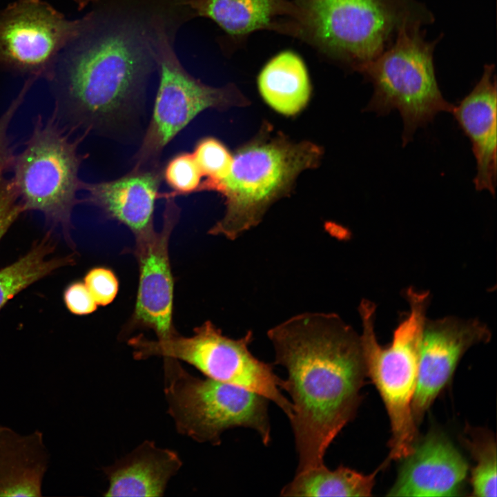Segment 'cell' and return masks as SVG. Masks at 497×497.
I'll return each mask as SVG.
<instances>
[{"instance_id":"cell-27","label":"cell","mask_w":497,"mask_h":497,"mask_svg":"<svg viewBox=\"0 0 497 497\" xmlns=\"http://www.w3.org/2000/svg\"><path fill=\"white\" fill-rule=\"evenodd\" d=\"M84 282L97 305L107 306L115 299L119 291V280L109 268L96 266L84 276Z\"/></svg>"},{"instance_id":"cell-28","label":"cell","mask_w":497,"mask_h":497,"mask_svg":"<svg viewBox=\"0 0 497 497\" xmlns=\"http://www.w3.org/2000/svg\"><path fill=\"white\" fill-rule=\"evenodd\" d=\"M24 211L12 178H0V240Z\"/></svg>"},{"instance_id":"cell-25","label":"cell","mask_w":497,"mask_h":497,"mask_svg":"<svg viewBox=\"0 0 497 497\" xmlns=\"http://www.w3.org/2000/svg\"><path fill=\"white\" fill-rule=\"evenodd\" d=\"M203 175L192 153L177 154L166 164L162 177L173 191L166 195L175 197L199 192Z\"/></svg>"},{"instance_id":"cell-12","label":"cell","mask_w":497,"mask_h":497,"mask_svg":"<svg viewBox=\"0 0 497 497\" xmlns=\"http://www.w3.org/2000/svg\"><path fill=\"white\" fill-rule=\"evenodd\" d=\"M174 197H164L166 202L160 231L153 228L135 235L138 287L134 310L122 338L137 329L153 330L157 339L177 333L173 323L174 280L168 253L170 237L180 211Z\"/></svg>"},{"instance_id":"cell-24","label":"cell","mask_w":497,"mask_h":497,"mask_svg":"<svg viewBox=\"0 0 497 497\" xmlns=\"http://www.w3.org/2000/svg\"><path fill=\"white\" fill-rule=\"evenodd\" d=\"M192 153L203 176L206 177L199 191H213L230 173L233 156L223 143L212 137L199 139Z\"/></svg>"},{"instance_id":"cell-15","label":"cell","mask_w":497,"mask_h":497,"mask_svg":"<svg viewBox=\"0 0 497 497\" xmlns=\"http://www.w3.org/2000/svg\"><path fill=\"white\" fill-rule=\"evenodd\" d=\"M162 170L159 166L133 168L115 179L94 183L82 182L84 202L98 208L109 219L127 226L135 235L153 227L156 200Z\"/></svg>"},{"instance_id":"cell-14","label":"cell","mask_w":497,"mask_h":497,"mask_svg":"<svg viewBox=\"0 0 497 497\" xmlns=\"http://www.w3.org/2000/svg\"><path fill=\"white\" fill-rule=\"evenodd\" d=\"M388 496H458L467 476L466 460L447 437L431 431L404 458Z\"/></svg>"},{"instance_id":"cell-19","label":"cell","mask_w":497,"mask_h":497,"mask_svg":"<svg viewBox=\"0 0 497 497\" xmlns=\"http://www.w3.org/2000/svg\"><path fill=\"white\" fill-rule=\"evenodd\" d=\"M186 4L237 43L258 30L284 34L290 10L289 0H187Z\"/></svg>"},{"instance_id":"cell-2","label":"cell","mask_w":497,"mask_h":497,"mask_svg":"<svg viewBox=\"0 0 497 497\" xmlns=\"http://www.w3.org/2000/svg\"><path fill=\"white\" fill-rule=\"evenodd\" d=\"M140 39L131 28H115L75 57L55 105L70 127L117 136L137 124L150 68Z\"/></svg>"},{"instance_id":"cell-6","label":"cell","mask_w":497,"mask_h":497,"mask_svg":"<svg viewBox=\"0 0 497 497\" xmlns=\"http://www.w3.org/2000/svg\"><path fill=\"white\" fill-rule=\"evenodd\" d=\"M61 121L55 107L46 119L37 116L24 149L16 155L12 179L24 211H39L69 237L72 211L80 202L79 170L85 156L78 147L85 135L72 138L75 128Z\"/></svg>"},{"instance_id":"cell-9","label":"cell","mask_w":497,"mask_h":497,"mask_svg":"<svg viewBox=\"0 0 497 497\" xmlns=\"http://www.w3.org/2000/svg\"><path fill=\"white\" fill-rule=\"evenodd\" d=\"M253 334L248 331L240 338L223 334L208 320L194 329L188 337L177 333L165 339L150 340L142 334L130 338L136 360L152 356L168 357L195 367L206 378L235 385L259 393L271 400L290 419L293 406L281 392L284 380L273 371L272 364L257 358L249 349Z\"/></svg>"},{"instance_id":"cell-13","label":"cell","mask_w":497,"mask_h":497,"mask_svg":"<svg viewBox=\"0 0 497 497\" xmlns=\"http://www.w3.org/2000/svg\"><path fill=\"white\" fill-rule=\"evenodd\" d=\"M489 327L477 319L446 316L426 318L422 333L418 376L412 402L416 424L450 381L465 352L488 342Z\"/></svg>"},{"instance_id":"cell-30","label":"cell","mask_w":497,"mask_h":497,"mask_svg":"<svg viewBox=\"0 0 497 497\" xmlns=\"http://www.w3.org/2000/svg\"><path fill=\"white\" fill-rule=\"evenodd\" d=\"M77 3L80 9L84 8L86 7L88 3L91 2H95L98 0H75Z\"/></svg>"},{"instance_id":"cell-23","label":"cell","mask_w":497,"mask_h":497,"mask_svg":"<svg viewBox=\"0 0 497 497\" xmlns=\"http://www.w3.org/2000/svg\"><path fill=\"white\" fill-rule=\"evenodd\" d=\"M465 440L475 459L471 474L472 495L478 497L496 496V445L489 432L472 431Z\"/></svg>"},{"instance_id":"cell-8","label":"cell","mask_w":497,"mask_h":497,"mask_svg":"<svg viewBox=\"0 0 497 497\" xmlns=\"http://www.w3.org/2000/svg\"><path fill=\"white\" fill-rule=\"evenodd\" d=\"M420 28L402 30L361 72L373 86L365 110L386 115L398 110L403 123L404 146L418 128L454 108L443 97L437 82L433 59L436 41H427Z\"/></svg>"},{"instance_id":"cell-18","label":"cell","mask_w":497,"mask_h":497,"mask_svg":"<svg viewBox=\"0 0 497 497\" xmlns=\"http://www.w3.org/2000/svg\"><path fill=\"white\" fill-rule=\"evenodd\" d=\"M50 460L41 431L0 426V496H41Z\"/></svg>"},{"instance_id":"cell-11","label":"cell","mask_w":497,"mask_h":497,"mask_svg":"<svg viewBox=\"0 0 497 497\" xmlns=\"http://www.w3.org/2000/svg\"><path fill=\"white\" fill-rule=\"evenodd\" d=\"M91 17L68 20L41 0H17L0 13V63L43 73L57 52L77 39Z\"/></svg>"},{"instance_id":"cell-20","label":"cell","mask_w":497,"mask_h":497,"mask_svg":"<svg viewBox=\"0 0 497 497\" xmlns=\"http://www.w3.org/2000/svg\"><path fill=\"white\" fill-rule=\"evenodd\" d=\"M260 93L275 111L294 115L308 104L311 86L302 58L291 50L273 56L261 69L257 77Z\"/></svg>"},{"instance_id":"cell-10","label":"cell","mask_w":497,"mask_h":497,"mask_svg":"<svg viewBox=\"0 0 497 497\" xmlns=\"http://www.w3.org/2000/svg\"><path fill=\"white\" fill-rule=\"evenodd\" d=\"M154 55L159 67V86L151 118L133 158V168L159 166L164 148L202 112L242 105L245 101L233 85L213 87L191 75L162 32L157 35Z\"/></svg>"},{"instance_id":"cell-3","label":"cell","mask_w":497,"mask_h":497,"mask_svg":"<svg viewBox=\"0 0 497 497\" xmlns=\"http://www.w3.org/2000/svg\"><path fill=\"white\" fill-rule=\"evenodd\" d=\"M433 21L416 0H290L287 35L361 73L402 30Z\"/></svg>"},{"instance_id":"cell-16","label":"cell","mask_w":497,"mask_h":497,"mask_svg":"<svg viewBox=\"0 0 497 497\" xmlns=\"http://www.w3.org/2000/svg\"><path fill=\"white\" fill-rule=\"evenodd\" d=\"M494 65H486L473 90L451 112L469 139L476 162L477 191L495 193L496 182V81Z\"/></svg>"},{"instance_id":"cell-1","label":"cell","mask_w":497,"mask_h":497,"mask_svg":"<svg viewBox=\"0 0 497 497\" xmlns=\"http://www.w3.org/2000/svg\"><path fill=\"white\" fill-rule=\"evenodd\" d=\"M288 374L297 472L324 465L329 445L356 414L367 376L360 335L334 313L305 312L267 332Z\"/></svg>"},{"instance_id":"cell-21","label":"cell","mask_w":497,"mask_h":497,"mask_svg":"<svg viewBox=\"0 0 497 497\" xmlns=\"http://www.w3.org/2000/svg\"><path fill=\"white\" fill-rule=\"evenodd\" d=\"M379 470L366 475L342 465L331 470L323 465L297 472L283 487L280 496H370Z\"/></svg>"},{"instance_id":"cell-5","label":"cell","mask_w":497,"mask_h":497,"mask_svg":"<svg viewBox=\"0 0 497 497\" xmlns=\"http://www.w3.org/2000/svg\"><path fill=\"white\" fill-rule=\"evenodd\" d=\"M405 298L409 305V313L397 327L392 342L387 347L381 346L376 338L375 304L364 299L358 307L367 376L380 395L391 425L389 454L383 467L391 460H402L410 454L417 441V424L412 402L430 293L409 287L405 292Z\"/></svg>"},{"instance_id":"cell-22","label":"cell","mask_w":497,"mask_h":497,"mask_svg":"<svg viewBox=\"0 0 497 497\" xmlns=\"http://www.w3.org/2000/svg\"><path fill=\"white\" fill-rule=\"evenodd\" d=\"M54 250L55 244L47 235L35 243L24 255L0 269V311L31 284L73 263L72 255L50 257Z\"/></svg>"},{"instance_id":"cell-26","label":"cell","mask_w":497,"mask_h":497,"mask_svg":"<svg viewBox=\"0 0 497 497\" xmlns=\"http://www.w3.org/2000/svg\"><path fill=\"white\" fill-rule=\"evenodd\" d=\"M31 82H26L23 88L10 103L7 109L0 116V178L10 169H12L16 155L9 129L12 120L21 106Z\"/></svg>"},{"instance_id":"cell-7","label":"cell","mask_w":497,"mask_h":497,"mask_svg":"<svg viewBox=\"0 0 497 497\" xmlns=\"http://www.w3.org/2000/svg\"><path fill=\"white\" fill-rule=\"evenodd\" d=\"M163 359L168 413L178 433L217 446L224 431L246 427L255 431L264 445L271 442L267 398L235 385L196 377L179 360Z\"/></svg>"},{"instance_id":"cell-29","label":"cell","mask_w":497,"mask_h":497,"mask_svg":"<svg viewBox=\"0 0 497 497\" xmlns=\"http://www.w3.org/2000/svg\"><path fill=\"white\" fill-rule=\"evenodd\" d=\"M63 297L67 309L74 315H88L97 309L98 305L84 282L70 283L64 290Z\"/></svg>"},{"instance_id":"cell-17","label":"cell","mask_w":497,"mask_h":497,"mask_svg":"<svg viewBox=\"0 0 497 497\" xmlns=\"http://www.w3.org/2000/svg\"><path fill=\"white\" fill-rule=\"evenodd\" d=\"M182 466L178 454L145 440L103 471L108 480L104 496H164L168 483Z\"/></svg>"},{"instance_id":"cell-4","label":"cell","mask_w":497,"mask_h":497,"mask_svg":"<svg viewBox=\"0 0 497 497\" xmlns=\"http://www.w3.org/2000/svg\"><path fill=\"white\" fill-rule=\"evenodd\" d=\"M322 154L313 143L282 136L264 135L244 145L233 156L228 175L213 190L223 196L226 208L208 234L235 240L257 226L302 172L318 166Z\"/></svg>"}]
</instances>
